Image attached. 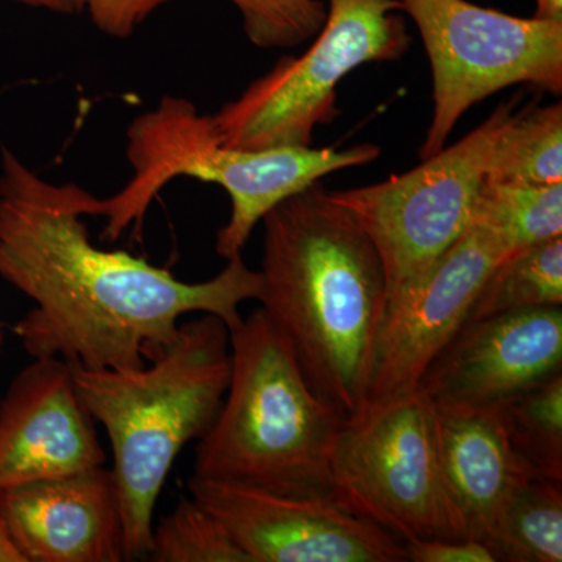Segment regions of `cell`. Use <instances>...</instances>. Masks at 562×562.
Here are the masks:
<instances>
[{
  "label": "cell",
  "instance_id": "obj_1",
  "mask_svg": "<svg viewBox=\"0 0 562 562\" xmlns=\"http://www.w3.org/2000/svg\"><path fill=\"white\" fill-rule=\"evenodd\" d=\"M102 199L76 183H50L16 154H0V279L31 299L14 325L25 351L88 371H135L176 341L180 322L213 314L228 330L239 306L258 301L260 272L243 255L190 283L124 250L92 244L85 216Z\"/></svg>",
  "mask_w": 562,
  "mask_h": 562
},
{
  "label": "cell",
  "instance_id": "obj_2",
  "mask_svg": "<svg viewBox=\"0 0 562 562\" xmlns=\"http://www.w3.org/2000/svg\"><path fill=\"white\" fill-rule=\"evenodd\" d=\"M261 222L257 302L313 391L347 419L358 416L387 301L375 246L321 181Z\"/></svg>",
  "mask_w": 562,
  "mask_h": 562
},
{
  "label": "cell",
  "instance_id": "obj_3",
  "mask_svg": "<svg viewBox=\"0 0 562 562\" xmlns=\"http://www.w3.org/2000/svg\"><path fill=\"white\" fill-rule=\"evenodd\" d=\"M231 372V330L213 314L184 317L176 341L135 371L74 366L77 394L110 439L127 561L147 560L155 506L173 461L210 430Z\"/></svg>",
  "mask_w": 562,
  "mask_h": 562
},
{
  "label": "cell",
  "instance_id": "obj_4",
  "mask_svg": "<svg viewBox=\"0 0 562 562\" xmlns=\"http://www.w3.org/2000/svg\"><path fill=\"white\" fill-rule=\"evenodd\" d=\"M231 355V383L198 441L192 475L330 497L331 450L346 414L313 391L261 308L233 328Z\"/></svg>",
  "mask_w": 562,
  "mask_h": 562
},
{
  "label": "cell",
  "instance_id": "obj_5",
  "mask_svg": "<svg viewBox=\"0 0 562 562\" xmlns=\"http://www.w3.org/2000/svg\"><path fill=\"white\" fill-rule=\"evenodd\" d=\"M132 180L117 194L102 199V238L117 241L131 227L139 231L151 202L179 177L220 184L232 202L231 220L217 232L216 254L224 260L243 255L262 217L284 199L328 173L368 165L380 157L373 144L349 149L280 146L247 150L225 146L211 114L191 101L162 95L154 110L139 114L127 128Z\"/></svg>",
  "mask_w": 562,
  "mask_h": 562
},
{
  "label": "cell",
  "instance_id": "obj_6",
  "mask_svg": "<svg viewBox=\"0 0 562 562\" xmlns=\"http://www.w3.org/2000/svg\"><path fill=\"white\" fill-rule=\"evenodd\" d=\"M324 25L301 57H281L235 101L211 114L225 146H312L339 114L336 87L366 63L401 60L412 46L401 0H328Z\"/></svg>",
  "mask_w": 562,
  "mask_h": 562
},
{
  "label": "cell",
  "instance_id": "obj_7",
  "mask_svg": "<svg viewBox=\"0 0 562 562\" xmlns=\"http://www.w3.org/2000/svg\"><path fill=\"white\" fill-rule=\"evenodd\" d=\"M330 497L403 542L465 539L443 487L435 405L420 387L344 422Z\"/></svg>",
  "mask_w": 562,
  "mask_h": 562
},
{
  "label": "cell",
  "instance_id": "obj_8",
  "mask_svg": "<svg viewBox=\"0 0 562 562\" xmlns=\"http://www.w3.org/2000/svg\"><path fill=\"white\" fill-rule=\"evenodd\" d=\"M430 60L432 116L420 160L446 147L462 114L495 92L530 85L561 94L562 22L516 18L468 0H401Z\"/></svg>",
  "mask_w": 562,
  "mask_h": 562
},
{
  "label": "cell",
  "instance_id": "obj_9",
  "mask_svg": "<svg viewBox=\"0 0 562 562\" xmlns=\"http://www.w3.org/2000/svg\"><path fill=\"white\" fill-rule=\"evenodd\" d=\"M517 101L502 103L475 131L412 171L369 187L330 191L375 246L387 295L430 268L471 227L492 150Z\"/></svg>",
  "mask_w": 562,
  "mask_h": 562
},
{
  "label": "cell",
  "instance_id": "obj_10",
  "mask_svg": "<svg viewBox=\"0 0 562 562\" xmlns=\"http://www.w3.org/2000/svg\"><path fill=\"white\" fill-rule=\"evenodd\" d=\"M509 254L494 233L471 225L430 268L387 295L360 414L419 390L428 366L464 327L483 281Z\"/></svg>",
  "mask_w": 562,
  "mask_h": 562
},
{
  "label": "cell",
  "instance_id": "obj_11",
  "mask_svg": "<svg viewBox=\"0 0 562 562\" xmlns=\"http://www.w3.org/2000/svg\"><path fill=\"white\" fill-rule=\"evenodd\" d=\"M188 492L250 562H405V542L327 495L279 494L192 475Z\"/></svg>",
  "mask_w": 562,
  "mask_h": 562
},
{
  "label": "cell",
  "instance_id": "obj_12",
  "mask_svg": "<svg viewBox=\"0 0 562 562\" xmlns=\"http://www.w3.org/2000/svg\"><path fill=\"white\" fill-rule=\"evenodd\" d=\"M562 372V306L468 322L431 361L420 390L435 405L484 409Z\"/></svg>",
  "mask_w": 562,
  "mask_h": 562
},
{
  "label": "cell",
  "instance_id": "obj_13",
  "mask_svg": "<svg viewBox=\"0 0 562 562\" xmlns=\"http://www.w3.org/2000/svg\"><path fill=\"white\" fill-rule=\"evenodd\" d=\"M95 425L77 394L74 366L33 360L0 401V491L105 465Z\"/></svg>",
  "mask_w": 562,
  "mask_h": 562
},
{
  "label": "cell",
  "instance_id": "obj_14",
  "mask_svg": "<svg viewBox=\"0 0 562 562\" xmlns=\"http://www.w3.org/2000/svg\"><path fill=\"white\" fill-rule=\"evenodd\" d=\"M0 514L25 562H121L124 520L105 465L0 491Z\"/></svg>",
  "mask_w": 562,
  "mask_h": 562
},
{
  "label": "cell",
  "instance_id": "obj_15",
  "mask_svg": "<svg viewBox=\"0 0 562 562\" xmlns=\"http://www.w3.org/2000/svg\"><path fill=\"white\" fill-rule=\"evenodd\" d=\"M435 419L443 487L462 535L491 547L503 514L536 475L509 441L502 406L435 405Z\"/></svg>",
  "mask_w": 562,
  "mask_h": 562
},
{
  "label": "cell",
  "instance_id": "obj_16",
  "mask_svg": "<svg viewBox=\"0 0 562 562\" xmlns=\"http://www.w3.org/2000/svg\"><path fill=\"white\" fill-rule=\"evenodd\" d=\"M549 306H562V236L503 258L483 281L465 324Z\"/></svg>",
  "mask_w": 562,
  "mask_h": 562
},
{
  "label": "cell",
  "instance_id": "obj_17",
  "mask_svg": "<svg viewBox=\"0 0 562 562\" xmlns=\"http://www.w3.org/2000/svg\"><path fill=\"white\" fill-rule=\"evenodd\" d=\"M472 225L494 233L512 254L562 236V183L484 179Z\"/></svg>",
  "mask_w": 562,
  "mask_h": 562
},
{
  "label": "cell",
  "instance_id": "obj_18",
  "mask_svg": "<svg viewBox=\"0 0 562 562\" xmlns=\"http://www.w3.org/2000/svg\"><path fill=\"white\" fill-rule=\"evenodd\" d=\"M487 180L562 183V105L516 111L492 150Z\"/></svg>",
  "mask_w": 562,
  "mask_h": 562
},
{
  "label": "cell",
  "instance_id": "obj_19",
  "mask_svg": "<svg viewBox=\"0 0 562 562\" xmlns=\"http://www.w3.org/2000/svg\"><path fill=\"white\" fill-rule=\"evenodd\" d=\"M497 561H562V482L535 476L503 514L491 546Z\"/></svg>",
  "mask_w": 562,
  "mask_h": 562
},
{
  "label": "cell",
  "instance_id": "obj_20",
  "mask_svg": "<svg viewBox=\"0 0 562 562\" xmlns=\"http://www.w3.org/2000/svg\"><path fill=\"white\" fill-rule=\"evenodd\" d=\"M501 406L509 441L531 472L562 482V372Z\"/></svg>",
  "mask_w": 562,
  "mask_h": 562
},
{
  "label": "cell",
  "instance_id": "obj_21",
  "mask_svg": "<svg viewBox=\"0 0 562 562\" xmlns=\"http://www.w3.org/2000/svg\"><path fill=\"white\" fill-rule=\"evenodd\" d=\"M147 560L155 562H250L224 525L191 497H181L151 527Z\"/></svg>",
  "mask_w": 562,
  "mask_h": 562
},
{
  "label": "cell",
  "instance_id": "obj_22",
  "mask_svg": "<svg viewBox=\"0 0 562 562\" xmlns=\"http://www.w3.org/2000/svg\"><path fill=\"white\" fill-rule=\"evenodd\" d=\"M244 32L261 49H292L319 33L327 18L322 0H231Z\"/></svg>",
  "mask_w": 562,
  "mask_h": 562
},
{
  "label": "cell",
  "instance_id": "obj_23",
  "mask_svg": "<svg viewBox=\"0 0 562 562\" xmlns=\"http://www.w3.org/2000/svg\"><path fill=\"white\" fill-rule=\"evenodd\" d=\"M171 0H80L99 31L113 38H127L155 10Z\"/></svg>",
  "mask_w": 562,
  "mask_h": 562
},
{
  "label": "cell",
  "instance_id": "obj_24",
  "mask_svg": "<svg viewBox=\"0 0 562 562\" xmlns=\"http://www.w3.org/2000/svg\"><path fill=\"white\" fill-rule=\"evenodd\" d=\"M412 562H495L494 552L475 539H422L405 542Z\"/></svg>",
  "mask_w": 562,
  "mask_h": 562
},
{
  "label": "cell",
  "instance_id": "obj_25",
  "mask_svg": "<svg viewBox=\"0 0 562 562\" xmlns=\"http://www.w3.org/2000/svg\"><path fill=\"white\" fill-rule=\"evenodd\" d=\"M13 2L36 7V9L57 11V13H76V11H81L80 0H13Z\"/></svg>",
  "mask_w": 562,
  "mask_h": 562
},
{
  "label": "cell",
  "instance_id": "obj_26",
  "mask_svg": "<svg viewBox=\"0 0 562 562\" xmlns=\"http://www.w3.org/2000/svg\"><path fill=\"white\" fill-rule=\"evenodd\" d=\"M0 562H25L7 530L2 514H0Z\"/></svg>",
  "mask_w": 562,
  "mask_h": 562
},
{
  "label": "cell",
  "instance_id": "obj_27",
  "mask_svg": "<svg viewBox=\"0 0 562 562\" xmlns=\"http://www.w3.org/2000/svg\"><path fill=\"white\" fill-rule=\"evenodd\" d=\"M536 20L562 22V0H536Z\"/></svg>",
  "mask_w": 562,
  "mask_h": 562
},
{
  "label": "cell",
  "instance_id": "obj_28",
  "mask_svg": "<svg viewBox=\"0 0 562 562\" xmlns=\"http://www.w3.org/2000/svg\"><path fill=\"white\" fill-rule=\"evenodd\" d=\"M2 346H3V325H2V321H0V350H2Z\"/></svg>",
  "mask_w": 562,
  "mask_h": 562
}]
</instances>
